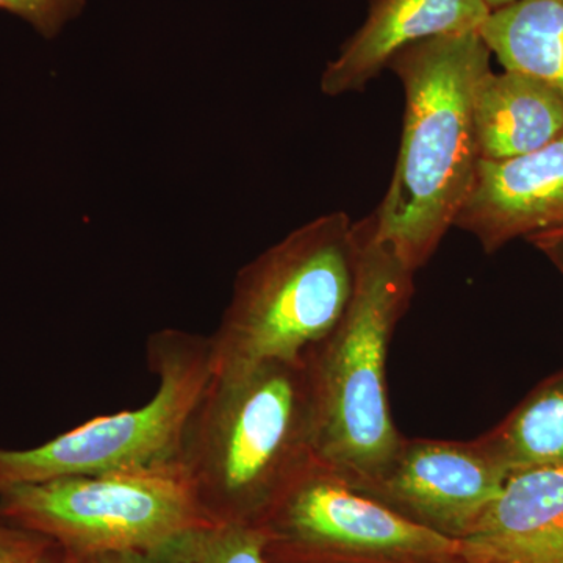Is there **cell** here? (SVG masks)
I'll return each instance as SVG.
<instances>
[{
    "instance_id": "1",
    "label": "cell",
    "mask_w": 563,
    "mask_h": 563,
    "mask_svg": "<svg viewBox=\"0 0 563 563\" xmlns=\"http://www.w3.org/2000/svg\"><path fill=\"white\" fill-rule=\"evenodd\" d=\"M479 31L439 36L388 65L404 88L401 144L383 202L369 214L374 239L417 273L455 224L476 172L473 95L490 69Z\"/></svg>"
},
{
    "instance_id": "6",
    "label": "cell",
    "mask_w": 563,
    "mask_h": 563,
    "mask_svg": "<svg viewBox=\"0 0 563 563\" xmlns=\"http://www.w3.org/2000/svg\"><path fill=\"white\" fill-rule=\"evenodd\" d=\"M0 517L87 559L155 551L213 523L179 466L60 477L0 492Z\"/></svg>"
},
{
    "instance_id": "5",
    "label": "cell",
    "mask_w": 563,
    "mask_h": 563,
    "mask_svg": "<svg viewBox=\"0 0 563 563\" xmlns=\"http://www.w3.org/2000/svg\"><path fill=\"white\" fill-rule=\"evenodd\" d=\"M147 363L158 385L139 409L92 418L40 446L0 448V492L177 463L185 426L213 374L210 336L179 329L154 333Z\"/></svg>"
},
{
    "instance_id": "11",
    "label": "cell",
    "mask_w": 563,
    "mask_h": 563,
    "mask_svg": "<svg viewBox=\"0 0 563 563\" xmlns=\"http://www.w3.org/2000/svg\"><path fill=\"white\" fill-rule=\"evenodd\" d=\"M459 544L462 563H563V466L510 472Z\"/></svg>"
},
{
    "instance_id": "3",
    "label": "cell",
    "mask_w": 563,
    "mask_h": 563,
    "mask_svg": "<svg viewBox=\"0 0 563 563\" xmlns=\"http://www.w3.org/2000/svg\"><path fill=\"white\" fill-rule=\"evenodd\" d=\"M357 224V277L350 306L302 357L312 402L317 462L352 487L376 479L402 435L388 402V346L413 295L412 269L377 242L369 217Z\"/></svg>"
},
{
    "instance_id": "21",
    "label": "cell",
    "mask_w": 563,
    "mask_h": 563,
    "mask_svg": "<svg viewBox=\"0 0 563 563\" xmlns=\"http://www.w3.org/2000/svg\"><path fill=\"white\" fill-rule=\"evenodd\" d=\"M483 2L488 7V10L495 11L503 9V7L510 5L515 0H483Z\"/></svg>"
},
{
    "instance_id": "12",
    "label": "cell",
    "mask_w": 563,
    "mask_h": 563,
    "mask_svg": "<svg viewBox=\"0 0 563 563\" xmlns=\"http://www.w3.org/2000/svg\"><path fill=\"white\" fill-rule=\"evenodd\" d=\"M473 129L479 161L529 154L563 132V95L528 74L490 68L474 87Z\"/></svg>"
},
{
    "instance_id": "16",
    "label": "cell",
    "mask_w": 563,
    "mask_h": 563,
    "mask_svg": "<svg viewBox=\"0 0 563 563\" xmlns=\"http://www.w3.org/2000/svg\"><path fill=\"white\" fill-rule=\"evenodd\" d=\"M88 0H0V9L29 22L44 38H55L76 20Z\"/></svg>"
},
{
    "instance_id": "2",
    "label": "cell",
    "mask_w": 563,
    "mask_h": 563,
    "mask_svg": "<svg viewBox=\"0 0 563 563\" xmlns=\"http://www.w3.org/2000/svg\"><path fill=\"white\" fill-rule=\"evenodd\" d=\"M314 462L302 362H263L211 374L177 457L213 523L257 526Z\"/></svg>"
},
{
    "instance_id": "10",
    "label": "cell",
    "mask_w": 563,
    "mask_h": 563,
    "mask_svg": "<svg viewBox=\"0 0 563 563\" xmlns=\"http://www.w3.org/2000/svg\"><path fill=\"white\" fill-rule=\"evenodd\" d=\"M490 13L483 0H372L362 27L325 66L321 91L333 98L365 90L399 52L421 41L479 31Z\"/></svg>"
},
{
    "instance_id": "17",
    "label": "cell",
    "mask_w": 563,
    "mask_h": 563,
    "mask_svg": "<svg viewBox=\"0 0 563 563\" xmlns=\"http://www.w3.org/2000/svg\"><path fill=\"white\" fill-rule=\"evenodd\" d=\"M57 544L0 517V563H44Z\"/></svg>"
},
{
    "instance_id": "7",
    "label": "cell",
    "mask_w": 563,
    "mask_h": 563,
    "mask_svg": "<svg viewBox=\"0 0 563 563\" xmlns=\"http://www.w3.org/2000/svg\"><path fill=\"white\" fill-rule=\"evenodd\" d=\"M269 563H462L459 540L426 528L314 462L261 525Z\"/></svg>"
},
{
    "instance_id": "15",
    "label": "cell",
    "mask_w": 563,
    "mask_h": 563,
    "mask_svg": "<svg viewBox=\"0 0 563 563\" xmlns=\"http://www.w3.org/2000/svg\"><path fill=\"white\" fill-rule=\"evenodd\" d=\"M261 526L209 523L180 533L154 553L163 563H269Z\"/></svg>"
},
{
    "instance_id": "13",
    "label": "cell",
    "mask_w": 563,
    "mask_h": 563,
    "mask_svg": "<svg viewBox=\"0 0 563 563\" xmlns=\"http://www.w3.org/2000/svg\"><path fill=\"white\" fill-rule=\"evenodd\" d=\"M479 33L504 69L528 74L563 95V0H515L492 11Z\"/></svg>"
},
{
    "instance_id": "20",
    "label": "cell",
    "mask_w": 563,
    "mask_h": 563,
    "mask_svg": "<svg viewBox=\"0 0 563 563\" xmlns=\"http://www.w3.org/2000/svg\"><path fill=\"white\" fill-rule=\"evenodd\" d=\"M44 563H85L80 561V559L73 558V555L63 553L60 548H55L54 553L47 558V561Z\"/></svg>"
},
{
    "instance_id": "8",
    "label": "cell",
    "mask_w": 563,
    "mask_h": 563,
    "mask_svg": "<svg viewBox=\"0 0 563 563\" xmlns=\"http://www.w3.org/2000/svg\"><path fill=\"white\" fill-rule=\"evenodd\" d=\"M510 470L473 442L404 439L383 473L358 490L404 517L461 540L498 498Z\"/></svg>"
},
{
    "instance_id": "9",
    "label": "cell",
    "mask_w": 563,
    "mask_h": 563,
    "mask_svg": "<svg viewBox=\"0 0 563 563\" xmlns=\"http://www.w3.org/2000/svg\"><path fill=\"white\" fill-rule=\"evenodd\" d=\"M454 225L476 236L487 254L520 236L563 231V132L520 157L477 161Z\"/></svg>"
},
{
    "instance_id": "22",
    "label": "cell",
    "mask_w": 563,
    "mask_h": 563,
    "mask_svg": "<svg viewBox=\"0 0 563 563\" xmlns=\"http://www.w3.org/2000/svg\"><path fill=\"white\" fill-rule=\"evenodd\" d=\"M550 233H561V235H563V231L550 232ZM543 235H544V233H543Z\"/></svg>"
},
{
    "instance_id": "19",
    "label": "cell",
    "mask_w": 563,
    "mask_h": 563,
    "mask_svg": "<svg viewBox=\"0 0 563 563\" xmlns=\"http://www.w3.org/2000/svg\"><path fill=\"white\" fill-rule=\"evenodd\" d=\"M537 246L542 247L544 252L550 254L555 265L562 269L563 273V235L561 233H544V235L536 236L532 239Z\"/></svg>"
},
{
    "instance_id": "18",
    "label": "cell",
    "mask_w": 563,
    "mask_h": 563,
    "mask_svg": "<svg viewBox=\"0 0 563 563\" xmlns=\"http://www.w3.org/2000/svg\"><path fill=\"white\" fill-rule=\"evenodd\" d=\"M81 561V559H80ZM85 563H163L154 551H122V553H110L96 555L87 559Z\"/></svg>"
},
{
    "instance_id": "4",
    "label": "cell",
    "mask_w": 563,
    "mask_h": 563,
    "mask_svg": "<svg viewBox=\"0 0 563 563\" xmlns=\"http://www.w3.org/2000/svg\"><path fill=\"white\" fill-rule=\"evenodd\" d=\"M357 257V224L344 211H332L243 266L210 335L213 373L263 362L301 363L346 312Z\"/></svg>"
},
{
    "instance_id": "14",
    "label": "cell",
    "mask_w": 563,
    "mask_h": 563,
    "mask_svg": "<svg viewBox=\"0 0 563 563\" xmlns=\"http://www.w3.org/2000/svg\"><path fill=\"white\" fill-rule=\"evenodd\" d=\"M479 442L510 472L563 466V374L533 391Z\"/></svg>"
}]
</instances>
